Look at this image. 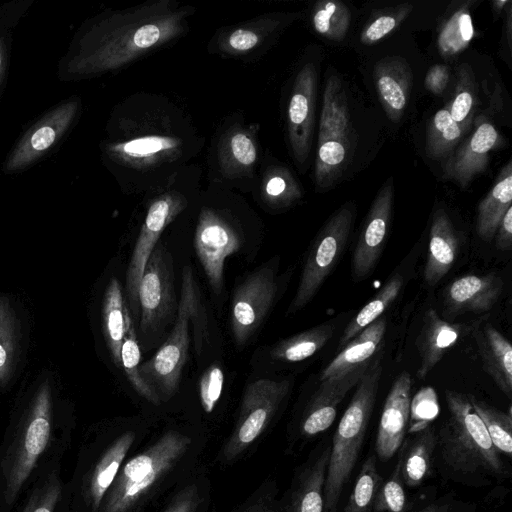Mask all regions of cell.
<instances>
[{"instance_id":"cell-1","label":"cell","mask_w":512,"mask_h":512,"mask_svg":"<svg viewBox=\"0 0 512 512\" xmlns=\"http://www.w3.org/2000/svg\"><path fill=\"white\" fill-rule=\"evenodd\" d=\"M101 142L103 162L124 184L149 188L170 180L197 154L188 119L164 98L133 96L112 112Z\"/></svg>"},{"instance_id":"cell-2","label":"cell","mask_w":512,"mask_h":512,"mask_svg":"<svg viewBox=\"0 0 512 512\" xmlns=\"http://www.w3.org/2000/svg\"><path fill=\"white\" fill-rule=\"evenodd\" d=\"M194 12L171 0L108 10L86 20L59 61L61 81H79L119 70L187 29Z\"/></svg>"},{"instance_id":"cell-3","label":"cell","mask_w":512,"mask_h":512,"mask_svg":"<svg viewBox=\"0 0 512 512\" xmlns=\"http://www.w3.org/2000/svg\"><path fill=\"white\" fill-rule=\"evenodd\" d=\"M52 388L42 383L8 427L0 444V512H16L33 483L61 464L70 432L57 422Z\"/></svg>"},{"instance_id":"cell-4","label":"cell","mask_w":512,"mask_h":512,"mask_svg":"<svg viewBox=\"0 0 512 512\" xmlns=\"http://www.w3.org/2000/svg\"><path fill=\"white\" fill-rule=\"evenodd\" d=\"M448 416L436 429L434 467L446 481L481 488L511 478V470L493 445L473 409L470 395L445 390Z\"/></svg>"},{"instance_id":"cell-5","label":"cell","mask_w":512,"mask_h":512,"mask_svg":"<svg viewBox=\"0 0 512 512\" xmlns=\"http://www.w3.org/2000/svg\"><path fill=\"white\" fill-rule=\"evenodd\" d=\"M382 351L373 358L331 439L323 512H337L342 492L354 471L371 419L382 375Z\"/></svg>"},{"instance_id":"cell-6","label":"cell","mask_w":512,"mask_h":512,"mask_svg":"<svg viewBox=\"0 0 512 512\" xmlns=\"http://www.w3.org/2000/svg\"><path fill=\"white\" fill-rule=\"evenodd\" d=\"M191 438L178 431L156 442L121 466L97 512H130L185 455Z\"/></svg>"},{"instance_id":"cell-7","label":"cell","mask_w":512,"mask_h":512,"mask_svg":"<svg viewBox=\"0 0 512 512\" xmlns=\"http://www.w3.org/2000/svg\"><path fill=\"white\" fill-rule=\"evenodd\" d=\"M200 293L190 266L182 271L181 295L173 328L161 347L139 367L143 380L161 401L177 391L189 348V322L198 319L201 311Z\"/></svg>"},{"instance_id":"cell-8","label":"cell","mask_w":512,"mask_h":512,"mask_svg":"<svg viewBox=\"0 0 512 512\" xmlns=\"http://www.w3.org/2000/svg\"><path fill=\"white\" fill-rule=\"evenodd\" d=\"M350 118L347 99L337 75L325 84L319 123L315 182L318 189H329L344 170L350 143Z\"/></svg>"},{"instance_id":"cell-9","label":"cell","mask_w":512,"mask_h":512,"mask_svg":"<svg viewBox=\"0 0 512 512\" xmlns=\"http://www.w3.org/2000/svg\"><path fill=\"white\" fill-rule=\"evenodd\" d=\"M138 299L139 341L143 349H150L151 344L159 339L162 331L176 317L178 310L173 258L164 243H157L146 263L139 285Z\"/></svg>"},{"instance_id":"cell-10","label":"cell","mask_w":512,"mask_h":512,"mask_svg":"<svg viewBox=\"0 0 512 512\" xmlns=\"http://www.w3.org/2000/svg\"><path fill=\"white\" fill-rule=\"evenodd\" d=\"M354 215L351 205L342 206L323 226L311 245L288 313L304 308L334 270L347 245Z\"/></svg>"},{"instance_id":"cell-11","label":"cell","mask_w":512,"mask_h":512,"mask_svg":"<svg viewBox=\"0 0 512 512\" xmlns=\"http://www.w3.org/2000/svg\"><path fill=\"white\" fill-rule=\"evenodd\" d=\"M81 105L80 97L73 95L47 110L14 144L2 171L8 175L20 173L46 157L72 129Z\"/></svg>"},{"instance_id":"cell-12","label":"cell","mask_w":512,"mask_h":512,"mask_svg":"<svg viewBox=\"0 0 512 512\" xmlns=\"http://www.w3.org/2000/svg\"><path fill=\"white\" fill-rule=\"evenodd\" d=\"M186 197L177 190H167L150 203L135 242L126 271L125 292L134 322L139 320V285L146 263L165 228L187 207Z\"/></svg>"},{"instance_id":"cell-13","label":"cell","mask_w":512,"mask_h":512,"mask_svg":"<svg viewBox=\"0 0 512 512\" xmlns=\"http://www.w3.org/2000/svg\"><path fill=\"white\" fill-rule=\"evenodd\" d=\"M289 389L288 380L272 379H258L246 387L238 420L223 449L227 461L238 458L263 433Z\"/></svg>"},{"instance_id":"cell-14","label":"cell","mask_w":512,"mask_h":512,"mask_svg":"<svg viewBox=\"0 0 512 512\" xmlns=\"http://www.w3.org/2000/svg\"><path fill=\"white\" fill-rule=\"evenodd\" d=\"M240 246L241 239L233 225L217 210L203 207L195 230L194 247L215 293H220L223 287L225 260Z\"/></svg>"},{"instance_id":"cell-15","label":"cell","mask_w":512,"mask_h":512,"mask_svg":"<svg viewBox=\"0 0 512 512\" xmlns=\"http://www.w3.org/2000/svg\"><path fill=\"white\" fill-rule=\"evenodd\" d=\"M277 293L275 269L261 267L235 290L231 309V328L238 345L245 344L270 310Z\"/></svg>"},{"instance_id":"cell-16","label":"cell","mask_w":512,"mask_h":512,"mask_svg":"<svg viewBox=\"0 0 512 512\" xmlns=\"http://www.w3.org/2000/svg\"><path fill=\"white\" fill-rule=\"evenodd\" d=\"M393 199L390 177L371 205L353 252L352 275L357 281L367 278L380 258L391 224Z\"/></svg>"},{"instance_id":"cell-17","label":"cell","mask_w":512,"mask_h":512,"mask_svg":"<svg viewBox=\"0 0 512 512\" xmlns=\"http://www.w3.org/2000/svg\"><path fill=\"white\" fill-rule=\"evenodd\" d=\"M317 76L312 63L298 72L287 111L289 143L295 160L302 164L310 153L315 123Z\"/></svg>"},{"instance_id":"cell-18","label":"cell","mask_w":512,"mask_h":512,"mask_svg":"<svg viewBox=\"0 0 512 512\" xmlns=\"http://www.w3.org/2000/svg\"><path fill=\"white\" fill-rule=\"evenodd\" d=\"M410 401L411 376L403 371L389 390L378 425L375 456L382 462L390 460L406 438Z\"/></svg>"},{"instance_id":"cell-19","label":"cell","mask_w":512,"mask_h":512,"mask_svg":"<svg viewBox=\"0 0 512 512\" xmlns=\"http://www.w3.org/2000/svg\"><path fill=\"white\" fill-rule=\"evenodd\" d=\"M369 363L341 376L320 382L319 388L303 412L299 424L301 438L311 439L333 424L340 403L349 390L358 383Z\"/></svg>"},{"instance_id":"cell-20","label":"cell","mask_w":512,"mask_h":512,"mask_svg":"<svg viewBox=\"0 0 512 512\" xmlns=\"http://www.w3.org/2000/svg\"><path fill=\"white\" fill-rule=\"evenodd\" d=\"M330 452L331 440H326L310 453L281 501L283 512H323Z\"/></svg>"},{"instance_id":"cell-21","label":"cell","mask_w":512,"mask_h":512,"mask_svg":"<svg viewBox=\"0 0 512 512\" xmlns=\"http://www.w3.org/2000/svg\"><path fill=\"white\" fill-rule=\"evenodd\" d=\"M496 128L488 121L478 124L473 134L448 158L443 177L466 188L488 166L489 153L498 140Z\"/></svg>"},{"instance_id":"cell-22","label":"cell","mask_w":512,"mask_h":512,"mask_svg":"<svg viewBox=\"0 0 512 512\" xmlns=\"http://www.w3.org/2000/svg\"><path fill=\"white\" fill-rule=\"evenodd\" d=\"M503 282L495 274L465 275L452 281L444 290L443 298L448 314L486 312L497 303Z\"/></svg>"},{"instance_id":"cell-23","label":"cell","mask_w":512,"mask_h":512,"mask_svg":"<svg viewBox=\"0 0 512 512\" xmlns=\"http://www.w3.org/2000/svg\"><path fill=\"white\" fill-rule=\"evenodd\" d=\"M374 84L380 102L390 120L399 121L409 101L412 72L400 57L380 59L373 68Z\"/></svg>"},{"instance_id":"cell-24","label":"cell","mask_w":512,"mask_h":512,"mask_svg":"<svg viewBox=\"0 0 512 512\" xmlns=\"http://www.w3.org/2000/svg\"><path fill=\"white\" fill-rule=\"evenodd\" d=\"M217 154L223 177L234 180L253 176L258 145L252 128L240 124L230 126L220 137Z\"/></svg>"},{"instance_id":"cell-25","label":"cell","mask_w":512,"mask_h":512,"mask_svg":"<svg viewBox=\"0 0 512 512\" xmlns=\"http://www.w3.org/2000/svg\"><path fill=\"white\" fill-rule=\"evenodd\" d=\"M462 332V325L444 320L434 309L430 308L425 312L416 338L420 356L417 370L419 379H424L431 372L444 354L457 343Z\"/></svg>"},{"instance_id":"cell-26","label":"cell","mask_w":512,"mask_h":512,"mask_svg":"<svg viewBox=\"0 0 512 512\" xmlns=\"http://www.w3.org/2000/svg\"><path fill=\"white\" fill-rule=\"evenodd\" d=\"M458 253V239L444 209L435 211L429 232L427 259L423 277L428 286H435L451 270Z\"/></svg>"},{"instance_id":"cell-27","label":"cell","mask_w":512,"mask_h":512,"mask_svg":"<svg viewBox=\"0 0 512 512\" xmlns=\"http://www.w3.org/2000/svg\"><path fill=\"white\" fill-rule=\"evenodd\" d=\"M401 447L397 466L405 487H419L435 467L436 428L433 425L409 434Z\"/></svg>"},{"instance_id":"cell-28","label":"cell","mask_w":512,"mask_h":512,"mask_svg":"<svg viewBox=\"0 0 512 512\" xmlns=\"http://www.w3.org/2000/svg\"><path fill=\"white\" fill-rule=\"evenodd\" d=\"M386 326V318L381 316L354 336L324 368L320 375V382L341 376L369 363L380 347Z\"/></svg>"},{"instance_id":"cell-29","label":"cell","mask_w":512,"mask_h":512,"mask_svg":"<svg viewBox=\"0 0 512 512\" xmlns=\"http://www.w3.org/2000/svg\"><path fill=\"white\" fill-rule=\"evenodd\" d=\"M486 373L508 397L512 396V346L491 324L474 333Z\"/></svg>"},{"instance_id":"cell-30","label":"cell","mask_w":512,"mask_h":512,"mask_svg":"<svg viewBox=\"0 0 512 512\" xmlns=\"http://www.w3.org/2000/svg\"><path fill=\"white\" fill-rule=\"evenodd\" d=\"M512 162L501 169L494 185L481 200L477 209L476 232L485 242L493 240L506 211L512 207Z\"/></svg>"},{"instance_id":"cell-31","label":"cell","mask_w":512,"mask_h":512,"mask_svg":"<svg viewBox=\"0 0 512 512\" xmlns=\"http://www.w3.org/2000/svg\"><path fill=\"white\" fill-rule=\"evenodd\" d=\"M287 16L273 14L256 18L224 32L218 40L220 51L231 56H243L259 48L279 31Z\"/></svg>"},{"instance_id":"cell-32","label":"cell","mask_w":512,"mask_h":512,"mask_svg":"<svg viewBox=\"0 0 512 512\" xmlns=\"http://www.w3.org/2000/svg\"><path fill=\"white\" fill-rule=\"evenodd\" d=\"M128 308L118 279L112 278L105 290L102 305L104 337L116 367H121V345L125 333V311Z\"/></svg>"},{"instance_id":"cell-33","label":"cell","mask_w":512,"mask_h":512,"mask_svg":"<svg viewBox=\"0 0 512 512\" xmlns=\"http://www.w3.org/2000/svg\"><path fill=\"white\" fill-rule=\"evenodd\" d=\"M61 464L41 475L22 498L16 512H59L65 494Z\"/></svg>"},{"instance_id":"cell-34","label":"cell","mask_w":512,"mask_h":512,"mask_svg":"<svg viewBox=\"0 0 512 512\" xmlns=\"http://www.w3.org/2000/svg\"><path fill=\"white\" fill-rule=\"evenodd\" d=\"M403 283V276L401 274H394L380 291L351 319L339 339V347L344 346L365 327L380 318L398 297Z\"/></svg>"},{"instance_id":"cell-35","label":"cell","mask_w":512,"mask_h":512,"mask_svg":"<svg viewBox=\"0 0 512 512\" xmlns=\"http://www.w3.org/2000/svg\"><path fill=\"white\" fill-rule=\"evenodd\" d=\"M331 324L318 325L299 334L282 340L271 351L273 359L285 362H298L319 351L333 335Z\"/></svg>"},{"instance_id":"cell-36","label":"cell","mask_w":512,"mask_h":512,"mask_svg":"<svg viewBox=\"0 0 512 512\" xmlns=\"http://www.w3.org/2000/svg\"><path fill=\"white\" fill-rule=\"evenodd\" d=\"M120 358L121 367L133 389L150 403L159 405L161 403L160 398L140 375L141 348L138 344L134 322L128 308L125 311V333L121 345Z\"/></svg>"},{"instance_id":"cell-37","label":"cell","mask_w":512,"mask_h":512,"mask_svg":"<svg viewBox=\"0 0 512 512\" xmlns=\"http://www.w3.org/2000/svg\"><path fill=\"white\" fill-rule=\"evenodd\" d=\"M18 350V321L10 299L0 296V386L10 381Z\"/></svg>"},{"instance_id":"cell-38","label":"cell","mask_w":512,"mask_h":512,"mask_svg":"<svg viewBox=\"0 0 512 512\" xmlns=\"http://www.w3.org/2000/svg\"><path fill=\"white\" fill-rule=\"evenodd\" d=\"M465 129L452 119L447 106L438 110L428 126L427 154L435 159L447 156L462 139Z\"/></svg>"},{"instance_id":"cell-39","label":"cell","mask_w":512,"mask_h":512,"mask_svg":"<svg viewBox=\"0 0 512 512\" xmlns=\"http://www.w3.org/2000/svg\"><path fill=\"white\" fill-rule=\"evenodd\" d=\"M470 401L495 448L500 454H505L510 459L512 455L511 406L508 408V412H504L471 395Z\"/></svg>"},{"instance_id":"cell-40","label":"cell","mask_w":512,"mask_h":512,"mask_svg":"<svg viewBox=\"0 0 512 512\" xmlns=\"http://www.w3.org/2000/svg\"><path fill=\"white\" fill-rule=\"evenodd\" d=\"M474 36L469 8L456 10L442 26L438 35L439 53L444 58L453 57L467 48Z\"/></svg>"},{"instance_id":"cell-41","label":"cell","mask_w":512,"mask_h":512,"mask_svg":"<svg viewBox=\"0 0 512 512\" xmlns=\"http://www.w3.org/2000/svg\"><path fill=\"white\" fill-rule=\"evenodd\" d=\"M376 459L375 455H369L363 462L344 512H374V499L383 480Z\"/></svg>"},{"instance_id":"cell-42","label":"cell","mask_w":512,"mask_h":512,"mask_svg":"<svg viewBox=\"0 0 512 512\" xmlns=\"http://www.w3.org/2000/svg\"><path fill=\"white\" fill-rule=\"evenodd\" d=\"M261 196L272 208H286L301 198L300 187L285 167H272L264 173Z\"/></svg>"},{"instance_id":"cell-43","label":"cell","mask_w":512,"mask_h":512,"mask_svg":"<svg viewBox=\"0 0 512 512\" xmlns=\"http://www.w3.org/2000/svg\"><path fill=\"white\" fill-rule=\"evenodd\" d=\"M313 26L322 36L341 41L351 22L349 8L340 1H319L313 9Z\"/></svg>"},{"instance_id":"cell-44","label":"cell","mask_w":512,"mask_h":512,"mask_svg":"<svg viewBox=\"0 0 512 512\" xmlns=\"http://www.w3.org/2000/svg\"><path fill=\"white\" fill-rule=\"evenodd\" d=\"M475 106V86L471 69L463 64L458 68V82L452 101L447 105L452 119L468 127Z\"/></svg>"},{"instance_id":"cell-45","label":"cell","mask_w":512,"mask_h":512,"mask_svg":"<svg viewBox=\"0 0 512 512\" xmlns=\"http://www.w3.org/2000/svg\"><path fill=\"white\" fill-rule=\"evenodd\" d=\"M439 412L438 397L434 388L422 387L411 398L407 432L413 434L432 425Z\"/></svg>"},{"instance_id":"cell-46","label":"cell","mask_w":512,"mask_h":512,"mask_svg":"<svg viewBox=\"0 0 512 512\" xmlns=\"http://www.w3.org/2000/svg\"><path fill=\"white\" fill-rule=\"evenodd\" d=\"M405 486L396 464L386 480H382L374 499V512H406L409 505Z\"/></svg>"},{"instance_id":"cell-47","label":"cell","mask_w":512,"mask_h":512,"mask_svg":"<svg viewBox=\"0 0 512 512\" xmlns=\"http://www.w3.org/2000/svg\"><path fill=\"white\" fill-rule=\"evenodd\" d=\"M412 10V5L403 4L376 17L363 30L360 40L366 45L373 44L393 32Z\"/></svg>"},{"instance_id":"cell-48","label":"cell","mask_w":512,"mask_h":512,"mask_svg":"<svg viewBox=\"0 0 512 512\" xmlns=\"http://www.w3.org/2000/svg\"><path fill=\"white\" fill-rule=\"evenodd\" d=\"M224 376L220 367L210 366L202 375L199 383L200 401L205 412L213 411L220 398Z\"/></svg>"},{"instance_id":"cell-49","label":"cell","mask_w":512,"mask_h":512,"mask_svg":"<svg viewBox=\"0 0 512 512\" xmlns=\"http://www.w3.org/2000/svg\"><path fill=\"white\" fill-rule=\"evenodd\" d=\"M414 512H476L473 502L460 500L452 495H444L430 501Z\"/></svg>"},{"instance_id":"cell-50","label":"cell","mask_w":512,"mask_h":512,"mask_svg":"<svg viewBox=\"0 0 512 512\" xmlns=\"http://www.w3.org/2000/svg\"><path fill=\"white\" fill-rule=\"evenodd\" d=\"M200 502L198 487L190 484L176 495L164 512H195Z\"/></svg>"},{"instance_id":"cell-51","label":"cell","mask_w":512,"mask_h":512,"mask_svg":"<svg viewBox=\"0 0 512 512\" xmlns=\"http://www.w3.org/2000/svg\"><path fill=\"white\" fill-rule=\"evenodd\" d=\"M450 69L443 64L430 67L425 77L426 88L435 95H441L449 82Z\"/></svg>"},{"instance_id":"cell-52","label":"cell","mask_w":512,"mask_h":512,"mask_svg":"<svg viewBox=\"0 0 512 512\" xmlns=\"http://www.w3.org/2000/svg\"><path fill=\"white\" fill-rule=\"evenodd\" d=\"M495 237L496 247L501 251L512 249V207H510L500 221Z\"/></svg>"},{"instance_id":"cell-53","label":"cell","mask_w":512,"mask_h":512,"mask_svg":"<svg viewBox=\"0 0 512 512\" xmlns=\"http://www.w3.org/2000/svg\"><path fill=\"white\" fill-rule=\"evenodd\" d=\"M8 32L9 31L0 35V90L2 89L5 81L9 63L11 35L8 34Z\"/></svg>"},{"instance_id":"cell-54","label":"cell","mask_w":512,"mask_h":512,"mask_svg":"<svg viewBox=\"0 0 512 512\" xmlns=\"http://www.w3.org/2000/svg\"><path fill=\"white\" fill-rule=\"evenodd\" d=\"M7 6V5H6ZM0 7V35L4 32L9 31L10 24L16 23V16H19L16 14L17 11L25 10L23 7L15 8V7H8L6 8Z\"/></svg>"},{"instance_id":"cell-55","label":"cell","mask_w":512,"mask_h":512,"mask_svg":"<svg viewBox=\"0 0 512 512\" xmlns=\"http://www.w3.org/2000/svg\"><path fill=\"white\" fill-rule=\"evenodd\" d=\"M509 1H493L492 4H493V8L494 10L497 9L498 13L499 11L502 9L503 6H505L506 4H508Z\"/></svg>"},{"instance_id":"cell-56","label":"cell","mask_w":512,"mask_h":512,"mask_svg":"<svg viewBox=\"0 0 512 512\" xmlns=\"http://www.w3.org/2000/svg\"><path fill=\"white\" fill-rule=\"evenodd\" d=\"M60 512H80V511L76 510V509L68 508L62 502V506H61Z\"/></svg>"}]
</instances>
